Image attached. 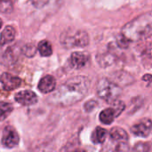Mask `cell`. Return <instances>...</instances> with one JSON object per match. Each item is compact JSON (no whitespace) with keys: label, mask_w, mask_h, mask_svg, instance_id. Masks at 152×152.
Instances as JSON below:
<instances>
[{"label":"cell","mask_w":152,"mask_h":152,"mask_svg":"<svg viewBox=\"0 0 152 152\" xmlns=\"http://www.w3.org/2000/svg\"><path fill=\"white\" fill-rule=\"evenodd\" d=\"M91 81L86 76H76L62 83L48 98L51 104L67 107L81 101L86 95Z\"/></svg>","instance_id":"obj_1"},{"label":"cell","mask_w":152,"mask_h":152,"mask_svg":"<svg viewBox=\"0 0 152 152\" xmlns=\"http://www.w3.org/2000/svg\"><path fill=\"white\" fill-rule=\"evenodd\" d=\"M152 31L151 12H148L132 20L122 28L121 35L129 42L150 39Z\"/></svg>","instance_id":"obj_2"},{"label":"cell","mask_w":152,"mask_h":152,"mask_svg":"<svg viewBox=\"0 0 152 152\" xmlns=\"http://www.w3.org/2000/svg\"><path fill=\"white\" fill-rule=\"evenodd\" d=\"M122 94L121 87L109 78H101L97 84V94L108 103L118 100Z\"/></svg>","instance_id":"obj_3"},{"label":"cell","mask_w":152,"mask_h":152,"mask_svg":"<svg viewBox=\"0 0 152 152\" xmlns=\"http://www.w3.org/2000/svg\"><path fill=\"white\" fill-rule=\"evenodd\" d=\"M61 43L68 49L86 47L89 44V36L84 30H76L74 32L67 31L62 34Z\"/></svg>","instance_id":"obj_4"},{"label":"cell","mask_w":152,"mask_h":152,"mask_svg":"<svg viewBox=\"0 0 152 152\" xmlns=\"http://www.w3.org/2000/svg\"><path fill=\"white\" fill-rule=\"evenodd\" d=\"M126 105L118 99L111 103V106L100 113L99 119L103 125H110L125 110Z\"/></svg>","instance_id":"obj_5"},{"label":"cell","mask_w":152,"mask_h":152,"mask_svg":"<svg viewBox=\"0 0 152 152\" xmlns=\"http://www.w3.org/2000/svg\"><path fill=\"white\" fill-rule=\"evenodd\" d=\"M117 48H118L117 43L116 45L110 44L108 45L107 49L99 53L97 55V61L102 68H107L111 66L118 60Z\"/></svg>","instance_id":"obj_6"},{"label":"cell","mask_w":152,"mask_h":152,"mask_svg":"<svg viewBox=\"0 0 152 152\" xmlns=\"http://www.w3.org/2000/svg\"><path fill=\"white\" fill-rule=\"evenodd\" d=\"M19 143V135L12 126H6L2 136V144L6 149H12Z\"/></svg>","instance_id":"obj_7"},{"label":"cell","mask_w":152,"mask_h":152,"mask_svg":"<svg viewBox=\"0 0 152 152\" xmlns=\"http://www.w3.org/2000/svg\"><path fill=\"white\" fill-rule=\"evenodd\" d=\"M131 131L136 136L143 138L148 137L151 132V120L150 118L142 119L137 124L132 126Z\"/></svg>","instance_id":"obj_8"},{"label":"cell","mask_w":152,"mask_h":152,"mask_svg":"<svg viewBox=\"0 0 152 152\" xmlns=\"http://www.w3.org/2000/svg\"><path fill=\"white\" fill-rule=\"evenodd\" d=\"M14 99L18 103L23 106L34 105L38 101L37 94L30 90H23L17 93L14 96Z\"/></svg>","instance_id":"obj_9"},{"label":"cell","mask_w":152,"mask_h":152,"mask_svg":"<svg viewBox=\"0 0 152 152\" xmlns=\"http://www.w3.org/2000/svg\"><path fill=\"white\" fill-rule=\"evenodd\" d=\"M90 61V54L86 52H75L71 54L69 62L74 69H80L86 66Z\"/></svg>","instance_id":"obj_10"},{"label":"cell","mask_w":152,"mask_h":152,"mask_svg":"<svg viewBox=\"0 0 152 152\" xmlns=\"http://www.w3.org/2000/svg\"><path fill=\"white\" fill-rule=\"evenodd\" d=\"M0 83L7 91H12L21 85V79L9 73H3L0 76Z\"/></svg>","instance_id":"obj_11"},{"label":"cell","mask_w":152,"mask_h":152,"mask_svg":"<svg viewBox=\"0 0 152 152\" xmlns=\"http://www.w3.org/2000/svg\"><path fill=\"white\" fill-rule=\"evenodd\" d=\"M56 87V79L51 75H46L42 77L37 85L38 90L43 94L52 93Z\"/></svg>","instance_id":"obj_12"},{"label":"cell","mask_w":152,"mask_h":152,"mask_svg":"<svg viewBox=\"0 0 152 152\" xmlns=\"http://www.w3.org/2000/svg\"><path fill=\"white\" fill-rule=\"evenodd\" d=\"M109 135H110V140L114 142H118V145L123 144V143H126L128 141L127 133L123 128L118 127V126H115V127L111 128Z\"/></svg>","instance_id":"obj_13"},{"label":"cell","mask_w":152,"mask_h":152,"mask_svg":"<svg viewBox=\"0 0 152 152\" xmlns=\"http://www.w3.org/2000/svg\"><path fill=\"white\" fill-rule=\"evenodd\" d=\"M15 35L16 31L14 28L12 26H6L0 35V45H4L6 44L12 42L15 38Z\"/></svg>","instance_id":"obj_14"},{"label":"cell","mask_w":152,"mask_h":152,"mask_svg":"<svg viewBox=\"0 0 152 152\" xmlns=\"http://www.w3.org/2000/svg\"><path fill=\"white\" fill-rule=\"evenodd\" d=\"M106 137H107V131L101 126H97L93 132L91 139L94 143L102 144L105 142Z\"/></svg>","instance_id":"obj_15"},{"label":"cell","mask_w":152,"mask_h":152,"mask_svg":"<svg viewBox=\"0 0 152 152\" xmlns=\"http://www.w3.org/2000/svg\"><path fill=\"white\" fill-rule=\"evenodd\" d=\"M37 50L39 52V53L41 54V56L44 57H48L50 55H52L53 53V47L52 45L49 41L47 40H42L38 43L37 45Z\"/></svg>","instance_id":"obj_16"},{"label":"cell","mask_w":152,"mask_h":152,"mask_svg":"<svg viewBox=\"0 0 152 152\" xmlns=\"http://www.w3.org/2000/svg\"><path fill=\"white\" fill-rule=\"evenodd\" d=\"M13 106L6 102H0V121L6 119L12 112Z\"/></svg>","instance_id":"obj_17"},{"label":"cell","mask_w":152,"mask_h":152,"mask_svg":"<svg viewBox=\"0 0 152 152\" xmlns=\"http://www.w3.org/2000/svg\"><path fill=\"white\" fill-rule=\"evenodd\" d=\"M22 52L23 53L28 56V57H32L36 54V52H37V49L35 47V45L33 44H27L24 45L23 49H22Z\"/></svg>","instance_id":"obj_18"},{"label":"cell","mask_w":152,"mask_h":152,"mask_svg":"<svg viewBox=\"0 0 152 152\" xmlns=\"http://www.w3.org/2000/svg\"><path fill=\"white\" fill-rule=\"evenodd\" d=\"M98 105L99 103L96 100H90L87 102H86L84 108H85L86 112H92L96 107H98Z\"/></svg>","instance_id":"obj_19"},{"label":"cell","mask_w":152,"mask_h":152,"mask_svg":"<svg viewBox=\"0 0 152 152\" xmlns=\"http://www.w3.org/2000/svg\"><path fill=\"white\" fill-rule=\"evenodd\" d=\"M134 151H151V145L150 142H139L137 143L134 148Z\"/></svg>","instance_id":"obj_20"},{"label":"cell","mask_w":152,"mask_h":152,"mask_svg":"<svg viewBox=\"0 0 152 152\" xmlns=\"http://www.w3.org/2000/svg\"><path fill=\"white\" fill-rule=\"evenodd\" d=\"M50 0H31L32 4L36 7V8H42L44 7Z\"/></svg>","instance_id":"obj_21"},{"label":"cell","mask_w":152,"mask_h":152,"mask_svg":"<svg viewBox=\"0 0 152 152\" xmlns=\"http://www.w3.org/2000/svg\"><path fill=\"white\" fill-rule=\"evenodd\" d=\"M142 80L146 83H148V86L151 85V74H146L145 76L142 77Z\"/></svg>","instance_id":"obj_22"},{"label":"cell","mask_w":152,"mask_h":152,"mask_svg":"<svg viewBox=\"0 0 152 152\" xmlns=\"http://www.w3.org/2000/svg\"><path fill=\"white\" fill-rule=\"evenodd\" d=\"M2 24H3V22H2V20L0 19V28H1V27H2Z\"/></svg>","instance_id":"obj_23"}]
</instances>
